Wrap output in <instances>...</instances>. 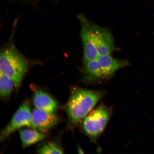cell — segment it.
Listing matches in <instances>:
<instances>
[{"label": "cell", "instance_id": "obj_5", "mask_svg": "<svg viewBox=\"0 0 154 154\" xmlns=\"http://www.w3.org/2000/svg\"><path fill=\"white\" fill-rule=\"evenodd\" d=\"M32 112L27 103H24L17 109L8 124L2 131L0 135L1 141L17 130L23 127H31Z\"/></svg>", "mask_w": 154, "mask_h": 154}, {"label": "cell", "instance_id": "obj_6", "mask_svg": "<svg viewBox=\"0 0 154 154\" xmlns=\"http://www.w3.org/2000/svg\"><path fill=\"white\" fill-rule=\"evenodd\" d=\"M78 18L81 25L80 36L83 51L84 63L97 59L99 54L88 26V20L82 14L79 15Z\"/></svg>", "mask_w": 154, "mask_h": 154}, {"label": "cell", "instance_id": "obj_2", "mask_svg": "<svg viewBox=\"0 0 154 154\" xmlns=\"http://www.w3.org/2000/svg\"><path fill=\"white\" fill-rule=\"evenodd\" d=\"M28 68L27 61L14 46L8 45L2 50L0 55L1 72L13 80L17 89L20 87Z\"/></svg>", "mask_w": 154, "mask_h": 154}, {"label": "cell", "instance_id": "obj_9", "mask_svg": "<svg viewBox=\"0 0 154 154\" xmlns=\"http://www.w3.org/2000/svg\"><path fill=\"white\" fill-rule=\"evenodd\" d=\"M82 70V80L88 85L100 83L105 81L97 59L84 63Z\"/></svg>", "mask_w": 154, "mask_h": 154}, {"label": "cell", "instance_id": "obj_8", "mask_svg": "<svg viewBox=\"0 0 154 154\" xmlns=\"http://www.w3.org/2000/svg\"><path fill=\"white\" fill-rule=\"evenodd\" d=\"M97 59L106 80L117 71L130 65L128 60L115 58L111 54L99 56Z\"/></svg>", "mask_w": 154, "mask_h": 154}, {"label": "cell", "instance_id": "obj_7", "mask_svg": "<svg viewBox=\"0 0 154 154\" xmlns=\"http://www.w3.org/2000/svg\"><path fill=\"white\" fill-rule=\"evenodd\" d=\"M59 121V117L54 112L36 108L32 112L30 128L44 133L55 126Z\"/></svg>", "mask_w": 154, "mask_h": 154}, {"label": "cell", "instance_id": "obj_10", "mask_svg": "<svg viewBox=\"0 0 154 154\" xmlns=\"http://www.w3.org/2000/svg\"><path fill=\"white\" fill-rule=\"evenodd\" d=\"M33 102L36 108L50 112H54L57 108V103L47 92L40 90L34 92Z\"/></svg>", "mask_w": 154, "mask_h": 154}, {"label": "cell", "instance_id": "obj_4", "mask_svg": "<svg viewBox=\"0 0 154 154\" xmlns=\"http://www.w3.org/2000/svg\"><path fill=\"white\" fill-rule=\"evenodd\" d=\"M99 56L111 54L117 50L112 34L109 29L102 27L88 20Z\"/></svg>", "mask_w": 154, "mask_h": 154}, {"label": "cell", "instance_id": "obj_3", "mask_svg": "<svg viewBox=\"0 0 154 154\" xmlns=\"http://www.w3.org/2000/svg\"><path fill=\"white\" fill-rule=\"evenodd\" d=\"M112 113L111 106L101 104L92 109L82 121V131L92 143H96L103 134Z\"/></svg>", "mask_w": 154, "mask_h": 154}, {"label": "cell", "instance_id": "obj_13", "mask_svg": "<svg viewBox=\"0 0 154 154\" xmlns=\"http://www.w3.org/2000/svg\"><path fill=\"white\" fill-rule=\"evenodd\" d=\"M40 154H59L63 153V151L60 146L55 142H48L44 144L38 149Z\"/></svg>", "mask_w": 154, "mask_h": 154}, {"label": "cell", "instance_id": "obj_1", "mask_svg": "<svg viewBox=\"0 0 154 154\" xmlns=\"http://www.w3.org/2000/svg\"><path fill=\"white\" fill-rule=\"evenodd\" d=\"M106 93L103 90L73 87L66 107L71 126L74 128L81 123Z\"/></svg>", "mask_w": 154, "mask_h": 154}, {"label": "cell", "instance_id": "obj_12", "mask_svg": "<svg viewBox=\"0 0 154 154\" xmlns=\"http://www.w3.org/2000/svg\"><path fill=\"white\" fill-rule=\"evenodd\" d=\"M14 86V82L9 77L0 72V96L3 99L10 96Z\"/></svg>", "mask_w": 154, "mask_h": 154}, {"label": "cell", "instance_id": "obj_11", "mask_svg": "<svg viewBox=\"0 0 154 154\" xmlns=\"http://www.w3.org/2000/svg\"><path fill=\"white\" fill-rule=\"evenodd\" d=\"M21 142L23 146L27 147L41 141L46 137L43 133L30 129H23L19 131Z\"/></svg>", "mask_w": 154, "mask_h": 154}]
</instances>
